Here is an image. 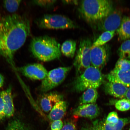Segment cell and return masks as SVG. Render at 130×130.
<instances>
[{"label": "cell", "instance_id": "1", "mask_svg": "<svg viewBox=\"0 0 130 130\" xmlns=\"http://www.w3.org/2000/svg\"><path fill=\"white\" fill-rule=\"evenodd\" d=\"M30 33V22L25 16L0 14V57L15 68L14 55Z\"/></svg>", "mask_w": 130, "mask_h": 130}, {"label": "cell", "instance_id": "2", "mask_svg": "<svg viewBox=\"0 0 130 130\" xmlns=\"http://www.w3.org/2000/svg\"><path fill=\"white\" fill-rule=\"evenodd\" d=\"M113 10L112 2L109 0L81 1L78 8L81 17L93 27Z\"/></svg>", "mask_w": 130, "mask_h": 130}, {"label": "cell", "instance_id": "3", "mask_svg": "<svg viewBox=\"0 0 130 130\" xmlns=\"http://www.w3.org/2000/svg\"><path fill=\"white\" fill-rule=\"evenodd\" d=\"M30 49L34 56L42 61H52L61 56L60 44L55 38L46 36L32 39Z\"/></svg>", "mask_w": 130, "mask_h": 130}, {"label": "cell", "instance_id": "4", "mask_svg": "<svg viewBox=\"0 0 130 130\" xmlns=\"http://www.w3.org/2000/svg\"><path fill=\"white\" fill-rule=\"evenodd\" d=\"M103 82V77L100 70L91 66L77 78L75 82L74 89L79 92L89 89H96Z\"/></svg>", "mask_w": 130, "mask_h": 130}, {"label": "cell", "instance_id": "5", "mask_svg": "<svg viewBox=\"0 0 130 130\" xmlns=\"http://www.w3.org/2000/svg\"><path fill=\"white\" fill-rule=\"evenodd\" d=\"M36 22L38 26L42 29H63L79 27L75 22L61 14H45L37 19Z\"/></svg>", "mask_w": 130, "mask_h": 130}, {"label": "cell", "instance_id": "6", "mask_svg": "<svg viewBox=\"0 0 130 130\" xmlns=\"http://www.w3.org/2000/svg\"><path fill=\"white\" fill-rule=\"evenodd\" d=\"M92 44L90 39L86 38L80 41L74 60V65L79 75L91 66V52Z\"/></svg>", "mask_w": 130, "mask_h": 130}, {"label": "cell", "instance_id": "7", "mask_svg": "<svg viewBox=\"0 0 130 130\" xmlns=\"http://www.w3.org/2000/svg\"><path fill=\"white\" fill-rule=\"evenodd\" d=\"M71 67H60L49 71L42 81L40 89L43 92H46L57 87L64 81L71 69Z\"/></svg>", "mask_w": 130, "mask_h": 130}, {"label": "cell", "instance_id": "8", "mask_svg": "<svg viewBox=\"0 0 130 130\" xmlns=\"http://www.w3.org/2000/svg\"><path fill=\"white\" fill-rule=\"evenodd\" d=\"M122 19L121 12L113 10L106 17L98 22L93 27L100 31H116L121 25Z\"/></svg>", "mask_w": 130, "mask_h": 130}, {"label": "cell", "instance_id": "9", "mask_svg": "<svg viewBox=\"0 0 130 130\" xmlns=\"http://www.w3.org/2000/svg\"><path fill=\"white\" fill-rule=\"evenodd\" d=\"M110 49L109 45L107 44L92 48L91 58L92 66L100 70L103 68L109 58Z\"/></svg>", "mask_w": 130, "mask_h": 130}, {"label": "cell", "instance_id": "10", "mask_svg": "<svg viewBox=\"0 0 130 130\" xmlns=\"http://www.w3.org/2000/svg\"><path fill=\"white\" fill-rule=\"evenodd\" d=\"M17 70L25 77L36 80H43L48 73L44 66L38 63L27 64L18 68Z\"/></svg>", "mask_w": 130, "mask_h": 130}, {"label": "cell", "instance_id": "11", "mask_svg": "<svg viewBox=\"0 0 130 130\" xmlns=\"http://www.w3.org/2000/svg\"><path fill=\"white\" fill-rule=\"evenodd\" d=\"M63 96L56 92L43 94L39 97L37 102L42 110L45 113L50 112L56 104L63 100Z\"/></svg>", "mask_w": 130, "mask_h": 130}, {"label": "cell", "instance_id": "12", "mask_svg": "<svg viewBox=\"0 0 130 130\" xmlns=\"http://www.w3.org/2000/svg\"><path fill=\"white\" fill-rule=\"evenodd\" d=\"M100 110L97 104H86L81 105L75 109L73 112L75 116L92 119L100 115Z\"/></svg>", "mask_w": 130, "mask_h": 130}, {"label": "cell", "instance_id": "13", "mask_svg": "<svg viewBox=\"0 0 130 130\" xmlns=\"http://www.w3.org/2000/svg\"><path fill=\"white\" fill-rule=\"evenodd\" d=\"M12 87L9 85L8 88L0 92V96L4 103L6 118L11 117L14 115V107L12 95Z\"/></svg>", "mask_w": 130, "mask_h": 130}, {"label": "cell", "instance_id": "14", "mask_svg": "<svg viewBox=\"0 0 130 130\" xmlns=\"http://www.w3.org/2000/svg\"><path fill=\"white\" fill-rule=\"evenodd\" d=\"M106 77L109 82L118 83L130 87V70L122 71L114 69L107 75Z\"/></svg>", "mask_w": 130, "mask_h": 130}, {"label": "cell", "instance_id": "15", "mask_svg": "<svg viewBox=\"0 0 130 130\" xmlns=\"http://www.w3.org/2000/svg\"><path fill=\"white\" fill-rule=\"evenodd\" d=\"M128 89L123 84L109 81L106 83L104 86L106 93L118 98H123L125 97Z\"/></svg>", "mask_w": 130, "mask_h": 130}, {"label": "cell", "instance_id": "16", "mask_svg": "<svg viewBox=\"0 0 130 130\" xmlns=\"http://www.w3.org/2000/svg\"><path fill=\"white\" fill-rule=\"evenodd\" d=\"M67 106V103L64 101L58 102L50 112L48 115L49 119L52 122L61 120L66 115Z\"/></svg>", "mask_w": 130, "mask_h": 130}, {"label": "cell", "instance_id": "17", "mask_svg": "<svg viewBox=\"0 0 130 130\" xmlns=\"http://www.w3.org/2000/svg\"><path fill=\"white\" fill-rule=\"evenodd\" d=\"M116 32L120 40H126L130 38V17L124 16Z\"/></svg>", "mask_w": 130, "mask_h": 130}, {"label": "cell", "instance_id": "18", "mask_svg": "<svg viewBox=\"0 0 130 130\" xmlns=\"http://www.w3.org/2000/svg\"><path fill=\"white\" fill-rule=\"evenodd\" d=\"M98 94L96 89H89L85 91L79 100L80 105L94 104L96 102Z\"/></svg>", "mask_w": 130, "mask_h": 130}, {"label": "cell", "instance_id": "19", "mask_svg": "<svg viewBox=\"0 0 130 130\" xmlns=\"http://www.w3.org/2000/svg\"><path fill=\"white\" fill-rule=\"evenodd\" d=\"M130 122V117L128 118H119L116 124H112L105 122H99L101 130H122L124 127Z\"/></svg>", "mask_w": 130, "mask_h": 130}, {"label": "cell", "instance_id": "20", "mask_svg": "<svg viewBox=\"0 0 130 130\" xmlns=\"http://www.w3.org/2000/svg\"><path fill=\"white\" fill-rule=\"evenodd\" d=\"M76 49V43L75 41L67 40L62 45L61 52L65 56L69 58H73L75 54Z\"/></svg>", "mask_w": 130, "mask_h": 130}, {"label": "cell", "instance_id": "21", "mask_svg": "<svg viewBox=\"0 0 130 130\" xmlns=\"http://www.w3.org/2000/svg\"><path fill=\"white\" fill-rule=\"evenodd\" d=\"M115 31L104 32L92 44V47L101 46L106 44L114 36Z\"/></svg>", "mask_w": 130, "mask_h": 130}, {"label": "cell", "instance_id": "22", "mask_svg": "<svg viewBox=\"0 0 130 130\" xmlns=\"http://www.w3.org/2000/svg\"><path fill=\"white\" fill-rule=\"evenodd\" d=\"M118 53L120 58L130 59V40H125L119 48Z\"/></svg>", "mask_w": 130, "mask_h": 130}, {"label": "cell", "instance_id": "23", "mask_svg": "<svg viewBox=\"0 0 130 130\" xmlns=\"http://www.w3.org/2000/svg\"><path fill=\"white\" fill-rule=\"evenodd\" d=\"M6 130H29L23 122L20 119H15L9 122Z\"/></svg>", "mask_w": 130, "mask_h": 130}, {"label": "cell", "instance_id": "24", "mask_svg": "<svg viewBox=\"0 0 130 130\" xmlns=\"http://www.w3.org/2000/svg\"><path fill=\"white\" fill-rule=\"evenodd\" d=\"M21 1H5L3 4L5 9L8 12H14L17 11L21 4Z\"/></svg>", "mask_w": 130, "mask_h": 130}, {"label": "cell", "instance_id": "25", "mask_svg": "<svg viewBox=\"0 0 130 130\" xmlns=\"http://www.w3.org/2000/svg\"><path fill=\"white\" fill-rule=\"evenodd\" d=\"M115 69L122 71L130 70V61L124 58H120L115 64Z\"/></svg>", "mask_w": 130, "mask_h": 130}, {"label": "cell", "instance_id": "26", "mask_svg": "<svg viewBox=\"0 0 130 130\" xmlns=\"http://www.w3.org/2000/svg\"><path fill=\"white\" fill-rule=\"evenodd\" d=\"M115 107L119 111H127L130 109V101L126 99L119 100L115 103Z\"/></svg>", "mask_w": 130, "mask_h": 130}, {"label": "cell", "instance_id": "27", "mask_svg": "<svg viewBox=\"0 0 130 130\" xmlns=\"http://www.w3.org/2000/svg\"><path fill=\"white\" fill-rule=\"evenodd\" d=\"M119 119L117 113L116 112L113 111L108 114L105 122L109 124H115L118 123Z\"/></svg>", "mask_w": 130, "mask_h": 130}, {"label": "cell", "instance_id": "28", "mask_svg": "<svg viewBox=\"0 0 130 130\" xmlns=\"http://www.w3.org/2000/svg\"><path fill=\"white\" fill-rule=\"evenodd\" d=\"M56 1L45 0V1H34V4L41 7H48L53 5L56 3Z\"/></svg>", "mask_w": 130, "mask_h": 130}, {"label": "cell", "instance_id": "29", "mask_svg": "<svg viewBox=\"0 0 130 130\" xmlns=\"http://www.w3.org/2000/svg\"><path fill=\"white\" fill-rule=\"evenodd\" d=\"M63 123L61 120L52 122L51 125V130H61L63 126Z\"/></svg>", "mask_w": 130, "mask_h": 130}, {"label": "cell", "instance_id": "30", "mask_svg": "<svg viewBox=\"0 0 130 130\" xmlns=\"http://www.w3.org/2000/svg\"><path fill=\"white\" fill-rule=\"evenodd\" d=\"M61 130H77L75 124L71 121H68L65 123Z\"/></svg>", "mask_w": 130, "mask_h": 130}, {"label": "cell", "instance_id": "31", "mask_svg": "<svg viewBox=\"0 0 130 130\" xmlns=\"http://www.w3.org/2000/svg\"><path fill=\"white\" fill-rule=\"evenodd\" d=\"M82 130H101L99 122H94L91 125L83 128Z\"/></svg>", "mask_w": 130, "mask_h": 130}, {"label": "cell", "instance_id": "32", "mask_svg": "<svg viewBox=\"0 0 130 130\" xmlns=\"http://www.w3.org/2000/svg\"><path fill=\"white\" fill-rule=\"evenodd\" d=\"M4 103L1 97L0 96V121L6 118Z\"/></svg>", "mask_w": 130, "mask_h": 130}, {"label": "cell", "instance_id": "33", "mask_svg": "<svg viewBox=\"0 0 130 130\" xmlns=\"http://www.w3.org/2000/svg\"><path fill=\"white\" fill-rule=\"evenodd\" d=\"M62 2L64 4H67L77 5L79 4V2L77 1H63Z\"/></svg>", "mask_w": 130, "mask_h": 130}, {"label": "cell", "instance_id": "34", "mask_svg": "<svg viewBox=\"0 0 130 130\" xmlns=\"http://www.w3.org/2000/svg\"><path fill=\"white\" fill-rule=\"evenodd\" d=\"M5 82L4 77L0 73V88L4 86Z\"/></svg>", "mask_w": 130, "mask_h": 130}, {"label": "cell", "instance_id": "35", "mask_svg": "<svg viewBox=\"0 0 130 130\" xmlns=\"http://www.w3.org/2000/svg\"><path fill=\"white\" fill-rule=\"evenodd\" d=\"M126 99L130 101V87L128 88L126 94Z\"/></svg>", "mask_w": 130, "mask_h": 130}, {"label": "cell", "instance_id": "36", "mask_svg": "<svg viewBox=\"0 0 130 130\" xmlns=\"http://www.w3.org/2000/svg\"><path fill=\"white\" fill-rule=\"evenodd\" d=\"M129 130H130V128H129Z\"/></svg>", "mask_w": 130, "mask_h": 130}]
</instances>
